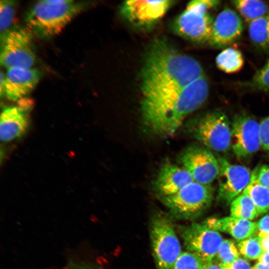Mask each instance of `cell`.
<instances>
[{"mask_svg": "<svg viewBox=\"0 0 269 269\" xmlns=\"http://www.w3.org/2000/svg\"><path fill=\"white\" fill-rule=\"evenodd\" d=\"M237 247L241 254L245 258L251 260H258L263 253L257 236H253L240 241Z\"/></svg>", "mask_w": 269, "mask_h": 269, "instance_id": "cell-25", "label": "cell"}, {"mask_svg": "<svg viewBox=\"0 0 269 269\" xmlns=\"http://www.w3.org/2000/svg\"><path fill=\"white\" fill-rule=\"evenodd\" d=\"M0 95L1 97L2 94H4V77L5 76L2 73V71H0Z\"/></svg>", "mask_w": 269, "mask_h": 269, "instance_id": "cell-36", "label": "cell"}, {"mask_svg": "<svg viewBox=\"0 0 269 269\" xmlns=\"http://www.w3.org/2000/svg\"><path fill=\"white\" fill-rule=\"evenodd\" d=\"M205 264L197 255L185 251L182 252L172 269H203Z\"/></svg>", "mask_w": 269, "mask_h": 269, "instance_id": "cell-26", "label": "cell"}, {"mask_svg": "<svg viewBox=\"0 0 269 269\" xmlns=\"http://www.w3.org/2000/svg\"><path fill=\"white\" fill-rule=\"evenodd\" d=\"M210 228L225 232L238 241H243L256 234V222L232 216L221 218L211 217L203 222Z\"/></svg>", "mask_w": 269, "mask_h": 269, "instance_id": "cell-18", "label": "cell"}, {"mask_svg": "<svg viewBox=\"0 0 269 269\" xmlns=\"http://www.w3.org/2000/svg\"><path fill=\"white\" fill-rule=\"evenodd\" d=\"M256 234L258 237L269 235V215L265 216L256 222Z\"/></svg>", "mask_w": 269, "mask_h": 269, "instance_id": "cell-32", "label": "cell"}, {"mask_svg": "<svg viewBox=\"0 0 269 269\" xmlns=\"http://www.w3.org/2000/svg\"><path fill=\"white\" fill-rule=\"evenodd\" d=\"M259 136L261 147L269 151V116L259 123Z\"/></svg>", "mask_w": 269, "mask_h": 269, "instance_id": "cell-29", "label": "cell"}, {"mask_svg": "<svg viewBox=\"0 0 269 269\" xmlns=\"http://www.w3.org/2000/svg\"><path fill=\"white\" fill-rule=\"evenodd\" d=\"M252 269H269V266L258 262L252 267Z\"/></svg>", "mask_w": 269, "mask_h": 269, "instance_id": "cell-37", "label": "cell"}, {"mask_svg": "<svg viewBox=\"0 0 269 269\" xmlns=\"http://www.w3.org/2000/svg\"><path fill=\"white\" fill-rule=\"evenodd\" d=\"M244 26L238 13L227 7L213 20L209 44L216 48L227 46L242 36Z\"/></svg>", "mask_w": 269, "mask_h": 269, "instance_id": "cell-14", "label": "cell"}, {"mask_svg": "<svg viewBox=\"0 0 269 269\" xmlns=\"http://www.w3.org/2000/svg\"><path fill=\"white\" fill-rule=\"evenodd\" d=\"M258 237L263 252H269V235H266Z\"/></svg>", "mask_w": 269, "mask_h": 269, "instance_id": "cell-33", "label": "cell"}, {"mask_svg": "<svg viewBox=\"0 0 269 269\" xmlns=\"http://www.w3.org/2000/svg\"><path fill=\"white\" fill-rule=\"evenodd\" d=\"M172 218L162 211H155L149 222V237L156 269H172L182 253Z\"/></svg>", "mask_w": 269, "mask_h": 269, "instance_id": "cell-4", "label": "cell"}, {"mask_svg": "<svg viewBox=\"0 0 269 269\" xmlns=\"http://www.w3.org/2000/svg\"><path fill=\"white\" fill-rule=\"evenodd\" d=\"M193 181L191 174L183 167L166 161L158 171L153 188L158 196H169Z\"/></svg>", "mask_w": 269, "mask_h": 269, "instance_id": "cell-16", "label": "cell"}, {"mask_svg": "<svg viewBox=\"0 0 269 269\" xmlns=\"http://www.w3.org/2000/svg\"><path fill=\"white\" fill-rule=\"evenodd\" d=\"M259 182L269 189V166L263 165L255 168Z\"/></svg>", "mask_w": 269, "mask_h": 269, "instance_id": "cell-30", "label": "cell"}, {"mask_svg": "<svg viewBox=\"0 0 269 269\" xmlns=\"http://www.w3.org/2000/svg\"><path fill=\"white\" fill-rule=\"evenodd\" d=\"M216 64L222 71L232 74L240 71L243 68L244 60L242 53L233 47L223 50L216 58Z\"/></svg>", "mask_w": 269, "mask_h": 269, "instance_id": "cell-22", "label": "cell"}, {"mask_svg": "<svg viewBox=\"0 0 269 269\" xmlns=\"http://www.w3.org/2000/svg\"><path fill=\"white\" fill-rule=\"evenodd\" d=\"M232 148L237 157L245 158L256 152L260 147L259 123L245 115L236 116L231 125Z\"/></svg>", "mask_w": 269, "mask_h": 269, "instance_id": "cell-13", "label": "cell"}, {"mask_svg": "<svg viewBox=\"0 0 269 269\" xmlns=\"http://www.w3.org/2000/svg\"><path fill=\"white\" fill-rule=\"evenodd\" d=\"M182 167L188 171L194 181L210 185L218 177L219 165L210 149L205 146L191 145L179 156Z\"/></svg>", "mask_w": 269, "mask_h": 269, "instance_id": "cell-10", "label": "cell"}, {"mask_svg": "<svg viewBox=\"0 0 269 269\" xmlns=\"http://www.w3.org/2000/svg\"><path fill=\"white\" fill-rule=\"evenodd\" d=\"M203 269H222L219 264L215 260L205 264Z\"/></svg>", "mask_w": 269, "mask_h": 269, "instance_id": "cell-34", "label": "cell"}, {"mask_svg": "<svg viewBox=\"0 0 269 269\" xmlns=\"http://www.w3.org/2000/svg\"><path fill=\"white\" fill-rule=\"evenodd\" d=\"M240 252L234 242L229 239L223 240L215 259L221 265L232 263L240 257Z\"/></svg>", "mask_w": 269, "mask_h": 269, "instance_id": "cell-24", "label": "cell"}, {"mask_svg": "<svg viewBox=\"0 0 269 269\" xmlns=\"http://www.w3.org/2000/svg\"><path fill=\"white\" fill-rule=\"evenodd\" d=\"M230 214L232 217L250 221L259 215L252 200L243 193L231 203Z\"/></svg>", "mask_w": 269, "mask_h": 269, "instance_id": "cell-23", "label": "cell"}, {"mask_svg": "<svg viewBox=\"0 0 269 269\" xmlns=\"http://www.w3.org/2000/svg\"><path fill=\"white\" fill-rule=\"evenodd\" d=\"M15 3L12 0L0 1V31L1 35L6 32L14 16Z\"/></svg>", "mask_w": 269, "mask_h": 269, "instance_id": "cell-27", "label": "cell"}, {"mask_svg": "<svg viewBox=\"0 0 269 269\" xmlns=\"http://www.w3.org/2000/svg\"><path fill=\"white\" fill-rule=\"evenodd\" d=\"M203 76L197 60L179 52L166 40L156 39L147 48L140 71L142 97L180 89Z\"/></svg>", "mask_w": 269, "mask_h": 269, "instance_id": "cell-1", "label": "cell"}, {"mask_svg": "<svg viewBox=\"0 0 269 269\" xmlns=\"http://www.w3.org/2000/svg\"><path fill=\"white\" fill-rule=\"evenodd\" d=\"M209 92L208 81L204 75L180 89L142 97L140 114L144 130L160 137L173 135L187 116L204 103Z\"/></svg>", "mask_w": 269, "mask_h": 269, "instance_id": "cell-2", "label": "cell"}, {"mask_svg": "<svg viewBox=\"0 0 269 269\" xmlns=\"http://www.w3.org/2000/svg\"><path fill=\"white\" fill-rule=\"evenodd\" d=\"M0 62L9 69L12 67L31 68L35 57L32 46L31 33L18 28L1 35Z\"/></svg>", "mask_w": 269, "mask_h": 269, "instance_id": "cell-9", "label": "cell"}, {"mask_svg": "<svg viewBox=\"0 0 269 269\" xmlns=\"http://www.w3.org/2000/svg\"><path fill=\"white\" fill-rule=\"evenodd\" d=\"M40 73L31 68L12 67L7 69L4 77V94L9 100L23 99L36 86Z\"/></svg>", "mask_w": 269, "mask_h": 269, "instance_id": "cell-15", "label": "cell"}, {"mask_svg": "<svg viewBox=\"0 0 269 269\" xmlns=\"http://www.w3.org/2000/svg\"><path fill=\"white\" fill-rule=\"evenodd\" d=\"M232 2L242 16L249 23L269 15V6L266 1L260 0H237Z\"/></svg>", "mask_w": 269, "mask_h": 269, "instance_id": "cell-21", "label": "cell"}, {"mask_svg": "<svg viewBox=\"0 0 269 269\" xmlns=\"http://www.w3.org/2000/svg\"><path fill=\"white\" fill-rule=\"evenodd\" d=\"M213 193L210 185L193 181L176 193L159 196V199L172 218L192 220L199 216L210 206Z\"/></svg>", "mask_w": 269, "mask_h": 269, "instance_id": "cell-5", "label": "cell"}, {"mask_svg": "<svg viewBox=\"0 0 269 269\" xmlns=\"http://www.w3.org/2000/svg\"><path fill=\"white\" fill-rule=\"evenodd\" d=\"M258 262L269 266V252H263L258 259Z\"/></svg>", "mask_w": 269, "mask_h": 269, "instance_id": "cell-35", "label": "cell"}, {"mask_svg": "<svg viewBox=\"0 0 269 269\" xmlns=\"http://www.w3.org/2000/svg\"><path fill=\"white\" fill-rule=\"evenodd\" d=\"M187 128L192 137L209 149L226 152L232 147L231 126L222 111L208 112L193 120Z\"/></svg>", "mask_w": 269, "mask_h": 269, "instance_id": "cell-6", "label": "cell"}, {"mask_svg": "<svg viewBox=\"0 0 269 269\" xmlns=\"http://www.w3.org/2000/svg\"><path fill=\"white\" fill-rule=\"evenodd\" d=\"M177 229L186 251L197 255L206 263L215 260L223 240L219 232L203 222L178 225Z\"/></svg>", "mask_w": 269, "mask_h": 269, "instance_id": "cell-8", "label": "cell"}, {"mask_svg": "<svg viewBox=\"0 0 269 269\" xmlns=\"http://www.w3.org/2000/svg\"><path fill=\"white\" fill-rule=\"evenodd\" d=\"M219 265L222 269H252V268L247 260L240 257L231 264Z\"/></svg>", "mask_w": 269, "mask_h": 269, "instance_id": "cell-31", "label": "cell"}, {"mask_svg": "<svg viewBox=\"0 0 269 269\" xmlns=\"http://www.w3.org/2000/svg\"><path fill=\"white\" fill-rule=\"evenodd\" d=\"M173 4V1L129 0L121 5L123 17L133 25L148 29L159 21Z\"/></svg>", "mask_w": 269, "mask_h": 269, "instance_id": "cell-11", "label": "cell"}, {"mask_svg": "<svg viewBox=\"0 0 269 269\" xmlns=\"http://www.w3.org/2000/svg\"><path fill=\"white\" fill-rule=\"evenodd\" d=\"M249 85L255 89L269 92V60L256 72Z\"/></svg>", "mask_w": 269, "mask_h": 269, "instance_id": "cell-28", "label": "cell"}, {"mask_svg": "<svg viewBox=\"0 0 269 269\" xmlns=\"http://www.w3.org/2000/svg\"><path fill=\"white\" fill-rule=\"evenodd\" d=\"M248 33L256 46L265 51H269V15L249 22Z\"/></svg>", "mask_w": 269, "mask_h": 269, "instance_id": "cell-20", "label": "cell"}, {"mask_svg": "<svg viewBox=\"0 0 269 269\" xmlns=\"http://www.w3.org/2000/svg\"><path fill=\"white\" fill-rule=\"evenodd\" d=\"M220 2L216 0L190 1L175 19L173 23L175 31L195 42H209L214 20L209 11Z\"/></svg>", "mask_w": 269, "mask_h": 269, "instance_id": "cell-7", "label": "cell"}, {"mask_svg": "<svg viewBox=\"0 0 269 269\" xmlns=\"http://www.w3.org/2000/svg\"><path fill=\"white\" fill-rule=\"evenodd\" d=\"M27 112L18 106L3 109L0 122L1 141H10L20 137L26 132L29 126Z\"/></svg>", "mask_w": 269, "mask_h": 269, "instance_id": "cell-17", "label": "cell"}, {"mask_svg": "<svg viewBox=\"0 0 269 269\" xmlns=\"http://www.w3.org/2000/svg\"><path fill=\"white\" fill-rule=\"evenodd\" d=\"M70 269H92L89 267L88 268L87 267H77V268H74Z\"/></svg>", "mask_w": 269, "mask_h": 269, "instance_id": "cell-38", "label": "cell"}, {"mask_svg": "<svg viewBox=\"0 0 269 269\" xmlns=\"http://www.w3.org/2000/svg\"><path fill=\"white\" fill-rule=\"evenodd\" d=\"M242 193L251 198L259 215L266 214L269 211V189L259 182L255 169L252 173L248 185Z\"/></svg>", "mask_w": 269, "mask_h": 269, "instance_id": "cell-19", "label": "cell"}, {"mask_svg": "<svg viewBox=\"0 0 269 269\" xmlns=\"http://www.w3.org/2000/svg\"><path fill=\"white\" fill-rule=\"evenodd\" d=\"M83 7L71 0H40L28 12L27 23L40 37H50L59 33Z\"/></svg>", "mask_w": 269, "mask_h": 269, "instance_id": "cell-3", "label": "cell"}, {"mask_svg": "<svg viewBox=\"0 0 269 269\" xmlns=\"http://www.w3.org/2000/svg\"><path fill=\"white\" fill-rule=\"evenodd\" d=\"M217 158L219 165L218 199L231 203L247 186L252 173L244 166L232 164L220 156Z\"/></svg>", "mask_w": 269, "mask_h": 269, "instance_id": "cell-12", "label": "cell"}]
</instances>
